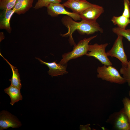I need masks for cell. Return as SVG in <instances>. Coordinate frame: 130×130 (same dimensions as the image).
<instances>
[{
    "instance_id": "obj_1",
    "label": "cell",
    "mask_w": 130,
    "mask_h": 130,
    "mask_svg": "<svg viewBox=\"0 0 130 130\" xmlns=\"http://www.w3.org/2000/svg\"><path fill=\"white\" fill-rule=\"evenodd\" d=\"M70 17L67 15L63 17L62 19L63 24L68 29L67 33L61 34L63 37L69 36V41L71 44H76L72 36L73 33L76 30L81 34L90 35L96 32H103V29L96 21L90 22L82 20L80 22H76L73 20Z\"/></svg>"
},
{
    "instance_id": "obj_2",
    "label": "cell",
    "mask_w": 130,
    "mask_h": 130,
    "mask_svg": "<svg viewBox=\"0 0 130 130\" xmlns=\"http://www.w3.org/2000/svg\"><path fill=\"white\" fill-rule=\"evenodd\" d=\"M97 35L80 40L77 44L74 45L72 51L63 54L59 63L63 65L67 64L70 60L77 58L86 54L88 52L89 44Z\"/></svg>"
},
{
    "instance_id": "obj_3",
    "label": "cell",
    "mask_w": 130,
    "mask_h": 130,
    "mask_svg": "<svg viewBox=\"0 0 130 130\" xmlns=\"http://www.w3.org/2000/svg\"><path fill=\"white\" fill-rule=\"evenodd\" d=\"M97 77L103 80L119 84L126 82L117 69L112 65H104L98 66L97 69Z\"/></svg>"
},
{
    "instance_id": "obj_4",
    "label": "cell",
    "mask_w": 130,
    "mask_h": 130,
    "mask_svg": "<svg viewBox=\"0 0 130 130\" xmlns=\"http://www.w3.org/2000/svg\"><path fill=\"white\" fill-rule=\"evenodd\" d=\"M108 45V43L100 45L96 43L93 45H89V52L86 55L88 57H94L104 65H112V63L108 58L105 51Z\"/></svg>"
},
{
    "instance_id": "obj_5",
    "label": "cell",
    "mask_w": 130,
    "mask_h": 130,
    "mask_svg": "<svg viewBox=\"0 0 130 130\" xmlns=\"http://www.w3.org/2000/svg\"><path fill=\"white\" fill-rule=\"evenodd\" d=\"M111 48L107 51L106 54L108 57H115L121 63L122 66H126L128 63L127 57L124 51L123 41V36L117 35Z\"/></svg>"
},
{
    "instance_id": "obj_6",
    "label": "cell",
    "mask_w": 130,
    "mask_h": 130,
    "mask_svg": "<svg viewBox=\"0 0 130 130\" xmlns=\"http://www.w3.org/2000/svg\"><path fill=\"white\" fill-rule=\"evenodd\" d=\"M22 125L21 122L14 115L4 110L0 113V130L10 127L17 128Z\"/></svg>"
},
{
    "instance_id": "obj_7",
    "label": "cell",
    "mask_w": 130,
    "mask_h": 130,
    "mask_svg": "<svg viewBox=\"0 0 130 130\" xmlns=\"http://www.w3.org/2000/svg\"><path fill=\"white\" fill-rule=\"evenodd\" d=\"M63 4L59 3H51L47 8V11L49 15L52 17L57 16L60 14L67 15L75 21L81 19L80 15L74 12H69L65 9Z\"/></svg>"
},
{
    "instance_id": "obj_8",
    "label": "cell",
    "mask_w": 130,
    "mask_h": 130,
    "mask_svg": "<svg viewBox=\"0 0 130 130\" xmlns=\"http://www.w3.org/2000/svg\"><path fill=\"white\" fill-rule=\"evenodd\" d=\"M103 8L102 6L95 5L89 7L80 14L82 20L90 22L96 21L97 19L104 12Z\"/></svg>"
},
{
    "instance_id": "obj_9",
    "label": "cell",
    "mask_w": 130,
    "mask_h": 130,
    "mask_svg": "<svg viewBox=\"0 0 130 130\" xmlns=\"http://www.w3.org/2000/svg\"><path fill=\"white\" fill-rule=\"evenodd\" d=\"M39 60L42 64L45 65L49 68L47 72L52 77L58 75H62L68 73L66 71L67 65H63L59 63H57L56 61L52 62H44L38 58H35Z\"/></svg>"
},
{
    "instance_id": "obj_10",
    "label": "cell",
    "mask_w": 130,
    "mask_h": 130,
    "mask_svg": "<svg viewBox=\"0 0 130 130\" xmlns=\"http://www.w3.org/2000/svg\"><path fill=\"white\" fill-rule=\"evenodd\" d=\"M113 125L119 130H130V124L128 118L123 108L114 114Z\"/></svg>"
},
{
    "instance_id": "obj_11",
    "label": "cell",
    "mask_w": 130,
    "mask_h": 130,
    "mask_svg": "<svg viewBox=\"0 0 130 130\" xmlns=\"http://www.w3.org/2000/svg\"><path fill=\"white\" fill-rule=\"evenodd\" d=\"M65 6L71 9L73 12L80 14L87 8L94 6L86 0L70 1L68 0L63 4Z\"/></svg>"
},
{
    "instance_id": "obj_12",
    "label": "cell",
    "mask_w": 130,
    "mask_h": 130,
    "mask_svg": "<svg viewBox=\"0 0 130 130\" xmlns=\"http://www.w3.org/2000/svg\"><path fill=\"white\" fill-rule=\"evenodd\" d=\"M34 0H17L16 4L13 9L14 13L20 15L23 14L32 6Z\"/></svg>"
},
{
    "instance_id": "obj_13",
    "label": "cell",
    "mask_w": 130,
    "mask_h": 130,
    "mask_svg": "<svg viewBox=\"0 0 130 130\" xmlns=\"http://www.w3.org/2000/svg\"><path fill=\"white\" fill-rule=\"evenodd\" d=\"M5 92L7 94L11 99L10 104L12 106L14 104L23 99L20 89L11 85L8 87L4 90Z\"/></svg>"
},
{
    "instance_id": "obj_14",
    "label": "cell",
    "mask_w": 130,
    "mask_h": 130,
    "mask_svg": "<svg viewBox=\"0 0 130 130\" xmlns=\"http://www.w3.org/2000/svg\"><path fill=\"white\" fill-rule=\"evenodd\" d=\"M0 55L9 65L12 70V77L11 79H9V80L11 82V85L20 90L21 88L22 85L21 83L20 75L18 70L16 67L12 65L6 59L4 58L0 53Z\"/></svg>"
},
{
    "instance_id": "obj_15",
    "label": "cell",
    "mask_w": 130,
    "mask_h": 130,
    "mask_svg": "<svg viewBox=\"0 0 130 130\" xmlns=\"http://www.w3.org/2000/svg\"><path fill=\"white\" fill-rule=\"evenodd\" d=\"M14 13L13 9L5 11L3 18L0 22V29H5L9 33H10L12 28L10 24V20L13 14Z\"/></svg>"
},
{
    "instance_id": "obj_16",
    "label": "cell",
    "mask_w": 130,
    "mask_h": 130,
    "mask_svg": "<svg viewBox=\"0 0 130 130\" xmlns=\"http://www.w3.org/2000/svg\"><path fill=\"white\" fill-rule=\"evenodd\" d=\"M111 20L113 24L117 26L118 27L122 29H125L126 27L130 23L129 18L122 15L118 16H113Z\"/></svg>"
},
{
    "instance_id": "obj_17",
    "label": "cell",
    "mask_w": 130,
    "mask_h": 130,
    "mask_svg": "<svg viewBox=\"0 0 130 130\" xmlns=\"http://www.w3.org/2000/svg\"><path fill=\"white\" fill-rule=\"evenodd\" d=\"M17 0H0V7L5 11L13 9L14 7Z\"/></svg>"
},
{
    "instance_id": "obj_18",
    "label": "cell",
    "mask_w": 130,
    "mask_h": 130,
    "mask_svg": "<svg viewBox=\"0 0 130 130\" xmlns=\"http://www.w3.org/2000/svg\"><path fill=\"white\" fill-rule=\"evenodd\" d=\"M120 73L127 82L130 87V60H128L127 66L126 67L122 66L120 70Z\"/></svg>"
},
{
    "instance_id": "obj_19",
    "label": "cell",
    "mask_w": 130,
    "mask_h": 130,
    "mask_svg": "<svg viewBox=\"0 0 130 130\" xmlns=\"http://www.w3.org/2000/svg\"><path fill=\"white\" fill-rule=\"evenodd\" d=\"M112 31L117 35L122 36L130 42V29H126L115 27L112 28Z\"/></svg>"
},
{
    "instance_id": "obj_20",
    "label": "cell",
    "mask_w": 130,
    "mask_h": 130,
    "mask_svg": "<svg viewBox=\"0 0 130 130\" xmlns=\"http://www.w3.org/2000/svg\"><path fill=\"white\" fill-rule=\"evenodd\" d=\"M58 0H38L34 7L35 9H37L43 7H47L51 3H60Z\"/></svg>"
},
{
    "instance_id": "obj_21",
    "label": "cell",
    "mask_w": 130,
    "mask_h": 130,
    "mask_svg": "<svg viewBox=\"0 0 130 130\" xmlns=\"http://www.w3.org/2000/svg\"><path fill=\"white\" fill-rule=\"evenodd\" d=\"M122 102L124 105L123 108L127 116L130 124V99L126 97H125L123 99Z\"/></svg>"
},
{
    "instance_id": "obj_22",
    "label": "cell",
    "mask_w": 130,
    "mask_h": 130,
    "mask_svg": "<svg viewBox=\"0 0 130 130\" xmlns=\"http://www.w3.org/2000/svg\"><path fill=\"white\" fill-rule=\"evenodd\" d=\"M124 9L122 15L125 17L130 18V2L129 0H123Z\"/></svg>"
},
{
    "instance_id": "obj_23",
    "label": "cell",
    "mask_w": 130,
    "mask_h": 130,
    "mask_svg": "<svg viewBox=\"0 0 130 130\" xmlns=\"http://www.w3.org/2000/svg\"><path fill=\"white\" fill-rule=\"evenodd\" d=\"M90 124H87L86 125L83 126L80 125V130H91V128L89 127Z\"/></svg>"
},
{
    "instance_id": "obj_24",
    "label": "cell",
    "mask_w": 130,
    "mask_h": 130,
    "mask_svg": "<svg viewBox=\"0 0 130 130\" xmlns=\"http://www.w3.org/2000/svg\"><path fill=\"white\" fill-rule=\"evenodd\" d=\"M129 97H130V91H129Z\"/></svg>"
},
{
    "instance_id": "obj_25",
    "label": "cell",
    "mask_w": 130,
    "mask_h": 130,
    "mask_svg": "<svg viewBox=\"0 0 130 130\" xmlns=\"http://www.w3.org/2000/svg\"><path fill=\"white\" fill-rule=\"evenodd\" d=\"M69 0L70 1H76V0Z\"/></svg>"
},
{
    "instance_id": "obj_26",
    "label": "cell",
    "mask_w": 130,
    "mask_h": 130,
    "mask_svg": "<svg viewBox=\"0 0 130 130\" xmlns=\"http://www.w3.org/2000/svg\"><path fill=\"white\" fill-rule=\"evenodd\" d=\"M60 2L61 1V0H58Z\"/></svg>"
},
{
    "instance_id": "obj_27",
    "label": "cell",
    "mask_w": 130,
    "mask_h": 130,
    "mask_svg": "<svg viewBox=\"0 0 130 130\" xmlns=\"http://www.w3.org/2000/svg\"></svg>"
}]
</instances>
